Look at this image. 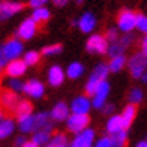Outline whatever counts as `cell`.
<instances>
[{"mask_svg": "<svg viewBox=\"0 0 147 147\" xmlns=\"http://www.w3.org/2000/svg\"><path fill=\"white\" fill-rule=\"evenodd\" d=\"M24 8L23 3H0V20H6Z\"/></svg>", "mask_w": 147, "mask_h": 147, "instance_id": "cell-11", "label": "cell"}, {"mask_svg": "<svg viewBox=\"0 0 147 147\" xmlns=\"http://www.w3.org/2000/svg\"><path fill=\"white\" fill-rule=\"evenodd\" d=\"M108 71H110V68H108V66H107V65H104V63H101V65H98L96 68H95L93 74H96V75H98L99 78L105 80V78H107V75H108Z\"/></svg>", "mask_w": 147, "mask_h": 147, "instance_id": "cell-33", "label": "cell"}, {"mask_svg": "<svg viewBox=\"0 0 147 147\" xmlns=\"http://www.w3.org/2000/svg\"><path fill=\"white\" fill-rule=\"evenodd\" d=\"M89 123H90V119L87 114H75L74 113L68 119V129L74 134H80L87 128Z\"/></svg>", "mask_w": 147, "mask_h": 147, "instance_id": "cell-4", "label": "cell"}, {"mask_svg": "<svg viewBox=\"0 0 147 147\" xmlns=\"http://www.w3.org/2000/svg\"><path fill=\"white\" fill-rule=\"evenodd\" d=\"M23 90L33 98H41L44 95V84L36 81V80H29V81L24 84Z\"/></svg>", "mask_w": 147, "mask_h": 147, "instance_id": "cell-12", "label": "cell"}, {"mask_svg": "<svg viewBox=\"0 0 147 147\" xmlns=\"http://www.w3.org/2000/svg\"><path fill=\"white\" fill-rule=\"evenodd\" d=\"M108 92H110V84L104 80V81H101V84H99V87L95 93V99H93V105H95L96 108H102Z\"/></svg>", "mask_w": 147, "mask_h": 147, "instance_id": "cell-10", "label": "cell"}, {"mask_svg": "<svg viewBox=\"0 0 147 147\" xmlns=\"http://www.w3.org/2000/svg\"><path fill=\"white\" fill-rule=\"evenodd\" d=\"M129 72L134 78H141L144 74L147 72V56L143 51L135 53L131 59H129Z\"/></svg>", "mask_w": 147, "mask_h": 147, "instance_id": "cell-1", "label": "cell"}, {"mask_svg": "<svg viewBox=\"0 0 147 147\" xmlns=\"http://www.w3.org/2000/svg\"><path fill=\"white\" fill-rule=\"evenodd\" d=\"M135 147H147V141H140Z\"/></svg>", "mask_w": 147, "mask_h": 147, "instance_id": "cell-47", "label": "cell"}, {"mask_svg": "<svg viewBox=\"0 0 147 147\" xmlns=\"http://www.w3.org/2000/svg\"><path fill=\"white\" fill-rule=\"evenodd\" d=\"M141 80H143V83H144V84H147V72H146L144 75L141 77Z\"/></svg>", "mask_w": 147, "mask_h": 147, "instance_id": "cell-48", "label": "cell"}, {"mask_svg": "<svg viewBox=\"0 0 147 147\" xmlns=\"http://www.w3.org/2000/svg\"><path fill=\"white\" fill-rule=\"evenodd\" d=\"M126 48H128V47L122 42V39H117V41H114V42L110 45V48H108V51H107V53H108L111 57H116V56L122 54Z\"/></svg>", "mask_w": 147, "mask_h": 147, "instance_id": "cell-23", "label": "cell"}, {"mask_svg": "<svg viewBox=\"0 0 147 147\" xmlns=\"http://www.w3.org/2000/svg\"><path fill=\"white\" fill-rule=\"evenodd\" d=\"M66 3H68V0H54V5L56 6H63Z\"/></svg>", "mask_w": 147, "mask_h": 147, "instance_id": "cell-44", "label": "cell"}, {"mask_svg": "<svg viewBox=\"0 0 147 147\" xmlns=\"http://www.w3.org/2000/svg\"><path fill=\"white\" fill-rule=\"evenodd\" d=\"M95 24H96V20L95 17H93L92 14H84L81 18H80V21H78V26H80V29H81V32L84 33H89L93 30V27H95Z\"/></svg>", "mask_w": 147, "mask_h": 147, "instance_id": "cell-17", "label": "cell"}, {"mask_svg": "<svg viewBox=\"0 0 147 147\" xmlns=\"http://www.w3.org/2000/svg\"><path fill=\"white\" fill-rule=\"evenodd\" d=\"M141 51L144 53V54L147 56V33H146V36H144V39L141 41Z\"/></svg>", "mask_w": 147, "mask_h": 147, "instance_id": "cell-41", "label": "cell"}, {"mask_svg": "<svg viewBox=\"0 0 147 147\" xmlns=\"http://www.w3.org/2000/svg\"><path fill=\"white\" fill-rule=\"evenodd\" d=\"M83 72H84V68H83V65L81 63H78V62H74L69 65V68H68V75L74 80V78H78V77H81L83 75Z\"/></svg>", "mask_w": 147, "mask_h": 147, "instance_id": "cell-28", "label": "cell"}, {"mask_svg": "<svg viewBox=\"0 0 147 147\" xmlns=\"http://www.w3.org/2000/svg\"><path fill=\"white\" fill-rule=\"evenodd\" d=\"M89 108H90V101L86 96H78L77 99H74L72 111L75 114H87Z\"/></svg>", "mask_w": 147, "mask_h": 147, "instance_id": "cell-13", "label": "cell"}, {"mask_svg": "<svg viewBox=\"0 0 147 147\" xmlns=\"http://www.w3.org/2000/svg\"><path fill=\"white\" fill-rule=\"evenodd\" d=\"M32 18L35 20V21H36L38 24H44V23L48 21V18H50V12L47 11L45 8H36V11L33 12Z\"/></svg>", "mask_w": 147, "mask_h": 147, "instance_id": "cell-25", "label": "cell"}, {"mask_svg": "<svg viewBox=\"0 0 147 147\" xmlns=\"http://www.w3.org/2000/svg\"><path fill=\"white\" fill-rule=\"evenodd\" d=\"M53 132V128L48 126V128H42V129H38L33 135V141H35L38 146H44L50 141V135Z\"/></svg>", "mask_w": 147, "mask_h": 147, "instance_id": "cell-16", "label": "cell"}, {"mask_svg": "<svg viewBox=\"0 0 147 147\" xmlns=\"http://www.w3.org/2000/svg\"><path fill=\"white\" fill-rule=\"evenodd\" d=\"M95 147H114V146H113V143H111V138L104 137V138H101V140L96 143Z\"/></svg>", "mask_w": 147, "mask_h": 147, "instance_id": "cell-37", "label": "cell"}, {"mask_svg": "<svg viewBox=\"0 0 147 147\" xmlns=\"http://www.w3.org/2000/svg\"><path fill=\"white\" fill-rule=\"evenodd\" d=\"M8 63V57L5 56V51L3 48H0V68H3V66Z\"/></svg>", "mask_w": 147, "mask_h": 147, "instance_id": "cell-39", "label": "cell"}, {"mask_svg": "<svg viewBox=\"0 0 147 147\" xmlns=\"http://www.w3.org/2000/svg\"><path fill=\"white\" fill-rule=\"evenodd\" d=\"M101 81H104V80L99 78L96 74H92L89 83H87V86H86V95L87 96H95V93L99 87V84H101Z\"/></svg>", "mask_w": 147, "mask_h": 147, "instance_id": "cell-20", "label": "cell"}, {"mask_svg": "<svg viewBox=\"0 0 147 147\" xmlns=\"http://www.w3.org/2000/svg\"><path fill=\"white\" fill-rule=\"evenodd\" d=\"M48 147H66V137L65 134H57V135L51 140Z\"/></svg>", "mask_w": 147, "mask_h": 147, "instance_id": "cell-31", "label": "cell"}, {"mask_svg": "<svg viewBox=\"0 0 147 147\" xmlns=\"http://www.w3.org/2000/svg\"><path fill=\"white\" fill-rule=\"evenodd\" d=\"M113 110H114V105H107V107H104V113H105V114L113 113Z\"/></svg>", "mask_w": 147, "mask_h": 147, "instance_id": "cell-43", "label": "cell"}, {"mask_svg": "<svg viewBox=\"0 0 147 147\" xmlns=\"http://www.w3.org/2000/svg\"><path fill=\"white\" fill-rule=\"evenodd\" d=\"M137 20H138V14L134 11H128L123 9L117 17V24L122 32H131L134 27H137Z\"/></svg>", "mask_w": 147, "mask_h": 147, "instance_id": "cell-3", "label": "cell"}, {"mask_svg": "<svg viewBox=\"0 0 147 147\" xmlns=\"http://www.w3.org/2000/svg\"><path fill=\"white\" fill-rule=\"evenodd\" d=\"M39 59H41V56H39L38 51H29L24 57V62L27 65H36L39 62Z\"/></svg>", "mask_w": 147, "mask_h": 147, "instance_id": "cell-32", "label": "cell"}, {"mask_svg": "<svg viewBox=\"0 0 147 147\" xmlns=\"http://www.w3.org/2000/svg\"><path fill=\"white\" fill-rule=\"evenodd\" d=\"M26 143H27V141H26V138H24V137H18V138H17V141H15L17 147H23Z\"/></svg>", "mask_w": 147, "mask_h": 147, "instance_id": "cell-42", "label": "cell"}, {"mask_svg": "<svg viewBox=\"0 0 147 147\" xmlns=\"http://www.w3.org/2000/svg\"><path fill=\"white\" fill-rule=\"evenodd\" d=\"M5 117H6V114H5V111H3L2 108H0V123H2L3 120H5Z\"/></svg>", "mask_w": 147, "mask_h": 147, "instance_id": "cell-46", "label": "cell"}, {"mask_svg": "<svg viewBox=\"0 0 147 147\" xmlns=\"http://www.w3.org/2000/svg\"><path fill=\"white\" fill-rule=\"evenodd\" d=\"M126 63V59L123 54H120V56H116V57H113L111 59V62H110V71L111 72H119V71H122V68L125 66Z\"/></svg>", "mask_w": 147, "mask_h": 147, "instance_id": "cell-27", "label": "cell"}, {"mask_svg": "<svg viewBox=\"0 0 147 147\" xmlns=\"http://www.w3.org/2000/svg\"><path fill=\"white\" fill-rule=\"evenodd\" d=\"M71 147H72V146H71Z\"/></svg>", "mask_w": 147, "mask_h": 147, "instance_id": "cell-50", "label": "cell"}, {"mask_svg": "<svg viewBox=\"0 0 147 147\" xmlns=\"http://www.w3.org/2000/svg\"><path fill=\"white\" fill-rule=\"evenodd\" d=\"M47 2H48V0H30V6H33V8H41V6Z\"/></svg>", "mask_w": 147, "mask_h": 147, "instance_id": "cell-40", "label": "cell"}, {"mask_svg": "<svg viewBox=\"0 0 147 147\" xmlns=\"http://www.w3.org/2000/svg\"><path fill=\"white\" fill-rule=\"evenodd\" d=\"M32 111H33V107H32L30 102H27V101L20 102L18 107H17V110H15V116L18 119V122L23 120V119H26V117H29V116H32Z\"/></svg>", "mask_w": 147, "mask_h": 147, "instance_id": "cell-18", "label": "cell"}, {"mask_svg": "<svg viewBox=\"0 0 147 147\" xmlns=\"http://www.w3.org/2000/svg\"><path fill=\"white\" fill-rule=\"evenodd\" d=\"M3 51L5 56L8 57V60H15L23 51V44L17 41V39H9L8 42L3 45Z\"/></svg>", "mask_w": 147, "mask_h": 147, "instance_id": "cell-6", "label": "cell"}, {"mask_svg": "<svg viewBox=\"0 0 147 147\" xmlns=\"http://www.w3.org/2000/svg\"><path fill=\"white\" fill-rule=\"evenodd\" d=\"M105 38L108 39V41L114 42V41H117V32H116V30H113V29L107 30V33H105Z\"/></svg>", "mask_w": 147, "mask_h": 147, "instance_id": "cell-38", "label": "cell"}, {"mask_svg": "<svg viewBox=\"0 0 147 147\" xmlns=\"http://www.w3.org/2000/svg\"><path fill=\"white\" fill-rule=\"evenodd\" d=\"M51 117L54 119V120H57V122L65 120L66 117H68V105H66L65 102H59L54 108H53Z\"/></svg>", "mask_w": 147, "mask_h": 147, "instance_id": "cell-19", "label": "cell"}, {"mask_svg": "<svg viewBox=\"0 0 147 147\" xmlns=\"http://www.w3.org/2000/svg\"><path fill=\"white\" fill-rule=\"evenodd\" d=\"M26 66H27V63L24 62V60H12L11 63H8V66H6V74L14 78H18L21 77L23 74L26 72Z\"/></svg>", "mask_w": 147, "mask_h": 147, "instance_id": "cell-9", "label": "cell"}, {"mask_svg": "<svg viewBox=\"0 0 147 147\" xmlns=\"http://www.w3.org/2000/svg\"><path fill=\"white\" fill-rule=\"evenodd\" d=\"M126 141H128V137H126V129L120 131L117 134H113L111 135V143L114 147H125Z\"/></svg>", "mask_w": 147, "mask_h": 147, "instance_id": "cell-24", "label": "cell"}, {"mask_svg": "<svg viewBox=\"0 0 147 147\" xmlns=\"http://www.w3.org/2000/svg\"><path fill=\"white\" fill-rule=\"evenodd\" d=\"M18 107V96L14 90H0V108L5 111L6 117L15 114V110Z\"/></svg>", "mask_w": 147, "mask_h": 147, "instance_id": "cell-2", "label": "cell"}, {"mask_svg": "<svg viewBox=\"0 0 147 147\" xmlns=\"http://www.w3.org/2000/svg\"><path fill=\"white\" fill-rule=\"evenodd\" d=\"M20 129H21V132H33L36 129V119L33 116H29L26 117L23 120H20Z\"/></svg>", "mask_w": 147, "mask_h": 147, "instance_id": "cell-22", "label": "cell"}, {"mask_svg": "<svg viewBox=\"0 0 147 147\" xmlns=\"http://www.w3.org/2000/svg\"><path fill=\"white\" fill-rule=\"evenodd\" d=\"M9 87H11V90H23L24 89V84L21 83V81H20V80H11V81H9Z\"/></svg>", "mask_w": 147, "mask_h": 147, "instance_id": "cell-36", "label": "cell"}, {"mask_svg": "<svg viewBox=\"0 0 147 147\" xmlns=\"http://www.w3.org/2000/svg\"><path fill=\"white\" fill-rule=\"evenodd\" d=\"M35 119H36V128L38 129L51 126L50 125V114H47V113H39L38 116H35Z\"/></svg>", "mask_w": 147, "mask_h": 147, "instance_id": "cell-29", "label": "cell"}, {"mask_svg": "<svg viewBox=\"0 0 147 147\" xmlns=\"http://www.w3.org/2000/svg\"><path fill=\"white\" fill-rule=\"evenodd\" d=\"M63 80H65L63 71L60 69L59 66H53L48 72V83L51 86H54V87H57V86H60L63 83Z\"/></svg>", "mask_w": 147, "mask_h": 147, "instance_id": "cell-15", "label": "cell"}, {"mask_svg": "<svg viewBox=\"0 0 147 147\" xmlns=\"http://www.w3.org/2000/svg\"><path fill=\"white\" fill-rule=\"evenodd\" d=\"M143 90L141 89H138V87H135V89H132L131 92H129V102L131 104H140L143 101Z\"/></svg>", "mask_w": 147, "mask_h": 147, "instance_id": "cell-30", "label": "cell"}, {"mask_svg": "<svg viewBox=\"0 0 147 147\" xmlns=\"http://www.w3.org/2000/svg\"><path fill=\"white\" fill-rule=\"evenodd\" d=\"M135 116H137V104H129L122 113V120H123V128L125 129H128L131 126Z\"/></svg>", "mask_w": 147, "mask_h": 147, "instance_id": "cell-14", "label": "cell"}, {"mask_svg": "<svg viewBox=\"0 0 147 147\" xmlns=\"http://www.w3.org/2000/svg\"><path fill=\"white\" fill-rule=\"evenodd\" d=\"M77 2H78V3H81V2H83V0H77Z\"/></svg>", "mask_w": 147, "mask_h": 147, "instance_id": "cell-49", "label": "cell"}, {"mask_svg": "<svg viewBox=\"0 0 147 147\" xmlns=\"http://www.w3.org/2000/svg\"><path fill=\"white\" fill-rule=\"evenodd\" d=\"M23 147H39V146H38L35 141H27V143H26Z\"/></svg>", "mask_w": 147, "mask_h": 147, "instance_id": "cell-45", "label": "cell"}, {"mask_svg": "<svg viewBox=\"0 0 147 147\" xmlns=\"http://www.w3.org/2000/svg\"><path fill=\"white\" fill-rule=\"evenodd\" d=\"M14 131V122L11 119H6L0 123V138H8Z\"/></svg>", "mask_w": 147, "mask_h": 147, "instance_id": "cell-26", "label": "cell"}, {"mask_svg": "<svg viewBox=\"0 0 147 147\" xmlns=\"http://www.w3.org/2000/svg\"><path fill=\"white\" fill-rule=\"evenodd\" d=\"M123 120H122V116H114L110 119L108 125H107V131L110 134H117L120 131H123Z\"/></svg>", "mask_w": 147, "mask_h": 147, "instance_id": "cell-21", "label": "cell"}, {"mask_svg": "<svg viewBox=\"0 0 147 147\" xmlns=\"http://www.w3.org/2000/svg\"><path fill=\"white\" fill-rule=\"evenodd\" d=\"M93 138H95V132L92 129H84L75 137V140L72 141L71 146L72 147H92Z\"/></svg>", "mask_w": 147, "mask_h": 147, "instance_id": "cell-7", "label": "cell"}, {"mask_svg": "<svg viewBox=\"0 0 147 147\" xmlns=\"http://www.w3.org/2000/svg\"><path fill=\"white\" fill-rule=\"evenodd\" d=\"M62 51V45L60 44H56V45H50V47H45L42 50V53L45 56H53V54H57V53Z\"/></svg>", "mask_w": 147, "mask_h": 147, "instance_id": "cell-35", "label": "cell"}, {"mask_svg": "<svg viewBox=\"0 0 147 147\" xmlns=\"http://www.w3.org/2000/svg\"><path fill=\"white\" fill-rule=\"evenodd\" d=\"M89 53H98V54H104V53L108 51V44H107V39L102 35H93L90 36V39L87 41L86 45Z\"/></svg>", "mask_w": 147, "mask_h": 147, "instance_id": "cell-5", "label": "cell"}, {"mask_svg": "<svg viewBox=\"0 0 147 147\" xmlns=\"http://www.w3.org/2000/svg\"><path fill=\"white\" fill-rule=\"evenodd\" d=\"M137 29L141 30L143 33H147V15L138 14V20H137Z\"/></svg>", "mask_w": 147, "mask_h": 147, "instance_id": "cell-34", "label": "cell"}, {"mask_svg": "<svg viewBox=\"0 0 147 147\" xmlns=\"http://www.w3.org/2000/svg\"><path fill=\"white\" fill-rule=\"evenodd\" d=\"M36 21L33 18H30V20H26V21L20 26V29H18V36L21 38V39H30L33 35L36 33Z\"/></svg>", "mask_w": 147, "mask_h": 147, "instance_id": "cell-8", "label": "cell"}]
</instances>
